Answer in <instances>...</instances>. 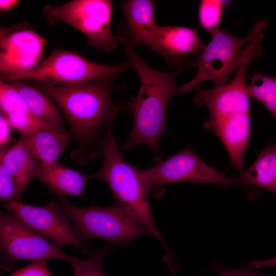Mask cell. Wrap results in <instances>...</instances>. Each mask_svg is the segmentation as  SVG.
Returning a JSON list of instances; mask_svg holds the SVG:
<instances>
[{
	"instance_id": "obj_1",
	"label": "cell",
	"mask_w": 276,
	"mask_h": 276,
	"mask_svg": "<svg viewBox=\"0 0 276 276\" xmlns=\"http://www.w3.org/2000/svg\"><path fill=\"white\" fill-rule=\"evenodd\" d=\"M112 80L66 86H50L36 82V87L54 102L68 123L69 132L76 145L71 156L81 166L102 157V142L112 129L116 115L124 110L123 104L112 103Z\"/></svg>"
},
{
	"instance_id": "obj_2",
	"label": "cell",
	"mask_w": 276,
	"mask_h": 276,
	"mask_svg": "<svg viewBox=\"0 0 276 276\" xmlns=\"http://www.w3.org/2000/svg\"><path fill=\"white\" fill-rule=\"evenodd\" d=\"M117 37L123 45L128 66L137 72L141 81L137 95L123 104L124 110L132 115L133 123L122 149L131 151L140 144H146L150 150L159 151V139L168 132L166 122L167 104L173 96L180 94L176 84V78L189 67L188 65L167 72L156 71L136 53L124 32H120Z\"/></svg>"
},
{
	"instance_id": "obj_3",
	"label": "cell",
	"mask_w": 276,
	"mask_h": 276,
	"mask_svg": "<svg viewBox=\"0 0 276 276\" xmlns=\"http://www.w3.org/2000/svg\"><path fill=\"white\" fill-rule=\"evenodd\" d=\"M104 160L101 169L89 175L90 179L106 182L116 204L125 209L137 222L146 228L165 245L152 218L149 201L150 191L142 170L128 163L123 157L112 129L103 140L101 145Z\"/></svg>"
},
{
	"instance_id": "obj_4",
	"label": "cell",
	"mask_w": 276,
	"mask_h": 276,
	"mask_svg": "<svg viewBox=\"0 0 276 276\" xmlns=\"http://www.w3.org/2000/svg\"><path fill=\"white\" fill-rule=\"evenodd\" d=\"M58 203L70 219L81 243L100 238L110 243L129 245L150 232L118 205L78 207L64 196H57Z\"/></svg>"
},
{
	"instance_id": "obj_5",
	"label": "cell",
	"mask_w": 276,
	"mask_h": 276,
	"mask_svg": "<svg viewBox=\"0 0 276 276\" xmlns=\"http://www.w3.org/2000/svg\"><path fill=\"white\" fill-rule=\"evenodd\" d=\"M128 66L127 62L106 65L73 52L55 49L37 66L18 74L1 76L5 82L33 80L50 86H66L100 79H112Z\"/></svg>"
},
{
	"instance_id": "obj_6",
	"label": "cell",
	"mask_w": 276,
	"mask_h": 276,
	"mask_svg": "<svg viewBox=\"0 0 276 276\" xmlns=\"http://www.w3.org/2000/svg\"><path fill=\"white\" fill-rule=\"evenodd\" d=\"M0 244L2 252L1 267L9 272L21 261L49 259L65 261L72 265L76 272L82 261L66 254L11 214H0Z\"/></svg>"
},
{
	"instance_id": "obj_7",
	"label": "cell",
	"mask_w": 276,
	"mask_h": 276,
	"mask_svg": "<svg viewBox=\"0 0 276 276\" xmlns=\"http://www.w3.org/2000/svg\"><path fill=\"white\" fill-rule=\"evenodd\" d=\"M255 29L245 36L239 37L229 31L220 29L212 37L199 56L188 64L190 67H197L195 77L187 83L179 86L180 94L188 92L199 83L210 80L218 87L227 84L229 76L236 72L243 62L246 53V43L253 39Z\"/></svg>"
},
{
	"instance_id": "obj_8",
	"label": "cell",
	"mask_w": 276,
	"mask_h": 276,
	"mask_svg": "<svg viewBox=\"0 0 276 276\" xmlns=\"http://www.w3.org/2000/svg\"><path fill=\"white\" fill-rule=\"evenodd\" d=\"M112 3L110 0H73L59 6L46 5L42 15L50 25L62 21L78 29L87 38L88 46L110 51L119 42L111 31Z\"/></svg>"
},
{
	"instance_id": "obj_9",
	"label": "cell",
	"mask_w": 276,
	"mask_h": 276,
	"mask_svg": "<svg viewBox=\"0 0 276 276\" xmlns=\"http://www.w3.org/2000/svg\"><path fill=\"white\" fill-rule=\"evenodd\" d=\"M150 193L160 198L165 192V187L177 182H200L223 187L245 186L238 177L230 178L202 160L190 146L180 150L166 160L157 159L150 168L143 170Z\"/></svg>"
},
{
	"instance_id": "obj_10",
	"label": "cell",
	"mask_w": 276,
	"mask_h": 276,
	"mask_svg": "<svg viewBox=\"0 0 276 276\" xmlns=\"http://www.w3.org/2000/svg\"><path fill=\"white\" fill-rule=\"evenodd\" d=\"M2 205L30 229L59 247L73 245L84 253L87 251L70 219L55 201L51 200L43 206H33L16 200L2 202Z\"/></svg>"
},
{
	"instance_id": "obj_11",
	"label": "cell",
	"mask_w": 276,
	"mask_h": 276,
	"mask_svg": "<svg viewBox=\"0 0 276 276\" xmlns=\"http://www.w3.org/2000/svg\"><path fill=\"white\" fill-rule=\"evenodd\" d=\"M45 39L26 21L0 29V71L2 76L22 73L39 64Z\"/></svg>"
},
{
	"instance_id": "obj_12",
	"label": "cell",
	"mask_w": 276,
	"mask_h": 276,
	"mask_svg": "<svg viewBox=\"0 0 276 276\" xmlns=\"http://www.w3.org/2000/svg\"><path fill=\"white\" fill-rule=\"evenodd\" d=\"M198 27L158 26L152 50L162 55L171 65L187 66L188 55L205 47L198 34Z\"/></svg>"
},
{
	"instance_id": "obj_13",
	"label": "cell",
	"mask_w": 276,
	"mask_h": 276,
	"mask_svg": "<svg viewBox=\"0 0 276 276\" xmlns=\"http://www.w3.org/2000/svg\"><path fill=\"white\" fill-rule=\"evenodd\" d=\"M125 20V34L134 47L146 45L152 49L158 26L155 21V2L151 0H128L122 3Z\"/></svg>"
},
{
	"instance_id": "obj_14",
	"label": "cell",
	"mask_w": 276,
	"mask_h": 276,
	"mask_svg": "<svg viewBox=\"0 0 276 276\" xmlns=\"http://www.w3.org/2000/svg\"><path fill=\"white\" fill-rule=\"evenodd\" d=\"M40 163L29 151L21 136L5 151L0 152V165L11 177L18 201H21V197L35 177Z\"/></svg>"
},
{
	"instance_id": "obj_15",
	"label": "cell",
	"mask_w": 276,
	"mask_h": 276,
	"mask_svg": "<svg viewBox=\"0 0 276 276\" xmlns=\"http://www.w3.org/2000/svg\"><path fill=\"white\" fill-rule=\"evenodd\" d=\"M35 178L43 182L49 189L64 196H83L85 184L89 175L82 174L59 163H40Z\"/></svg>"
},
{
	"instance_id": "obj_16",
	"label": "cell",
	"mask_w": 276,
	"mask_h": 276,
	"mask_svg": "<svg viewBox=\"0 0 276 276\" xmlns=\"http://www.w3.org/2000/svg\"><path fill=\"white\" fill-rule=\"evenodd\" d=\"M8 83L21 95L35 117L56 131H67L64 128L61 112L48 96L22 80Z\"/></svg>"
},
{
	"instance_id": "obj_17",
	"label": "cell",
	"mask_w": 276,
	"mask_h": 276,
	"mask_svg": "<svg viewBox=\"0 0 276 276\" xmlns=\"http://www.w3.org/2000/svg\"><path fill=\"white\" fill-rule=\"evenodd\" d=\"M31 153L41 163L57 162L72 136L68 131L41 130L20 135Z\"/></svg>"
},
{
	"instance_id": "obj_18",
	"label": "cell",
	"mask_w": 276,
	"mask_h": 276,
	"mask_svg": "<svg viewBox=\"0 0 276 276\" xmlns=\"http://www.w3.org/2000/svg\"><path fill=\"white\" fill-rule=\"evenodd\" d=\"M238 178L245 186H253L276 194V144H266L256 160Z\"/></svg>"
},
{
	"instance_id": "obj_19",
	"label": "cell",
	"mask_w": 276,
	"mask_h": 276,
	"mask_svg": "<svg viewBox=\"0 0 276 276\" xmlns=\"http://www.w3.org/2000/svg\"><path fill=\"white\" fill-rule=\"evenodd\" d=\"M250 79L248 96L262 103L276 120V76L255 72Z\"/></svg>"
},
{
	"instance_id": "obj_20",
	"label": "cell",
	"mask_w": 276,
	"mask_h": 276,
	"mask_svg": "<svg viewBox=\"0 0 276 276\" xmlns=\"http://www.w3.org/2000/svg\"><path fill=\"white\" fill-rule=\"evenodd\" d=\"M229 2L222 0H201L198 7L199 27L213 37L220 28L223 10Z\"/></svg>"
},
{
	"instance_id": "obj_21",
	"label": "cell",
	"mask_w": 276,
	"mask_h": 276,
	"mask_svg": "<svg viewBox=\"0 0 276 276\" xmlns=\"http://www.w3.org/2000/svg\"><path fill=\"white\" fill-rule=\"evenodd\" d=\"M5 115L13 129L20 135H28L41 130L56 131L35 117L28 107Z\"/></svg>"
},
{
	"instance_id": "obj_22",
	"label": "cell",
	"mask_w": 276,
	"mask_h": 276,
	"mask_svg": "<svg viewBox=\"0 0 276 276\" xmlns=\"http://www.w3.org/2000/svg\"><path fill=\"white\" fill-rule=\"evenodd\" d=\"M111 252L108 246L104 249L89 253L88 257L82 261L78 270L74 276H108L103 268V260L104 257Z\"/></svg>"
},
{
	"instance_id": "obj_23",
	"label": "cell",
	"mask_w": 276,
	"mask_h": 276,
	"mask_svg": "<svg viewBox=\"0 0 276 276\" xmlns=\"http://www.w3.org/2000/svg\"><path fill=\"white\" fill-rule=\"evenodd\" d=\"M254 268L249 266H242L238 268L225 267L219 262L216 263L212 267L213 271L217 276H276V274H265L257 272Z\"/></svg>"
},
{
	"instance_id": "obj_24",
	"label": "cell",
	"mask_w": 276,
	"mask_h": 276,
	"mask_svg": "<svg viewBox=\"0 0 276 276\" xmlns=\"http://www.w3.org/2000/svg\"><path fill=\"white\" fill-rule=\"evenodd\" d=\"M48 261H34L9 276H53L48 268Z\"/></svg>"
},
{
	"instance_id": "obj_25",
	"label": "cell",
	"mask_w": 276,
	"mask_h": 276,
	"mask_svg": "<svg viewBox=\"0 0 276 276\" xmlns=\"http://www.w3.org/2000/svg\"><path fill=\"white\" fill-rule=\"evenodd\" d=\"M0 198L2 202L17 200L13 181L4 168L0 165Z\"/></svg>"
},
{
	"instance_id": "obj_26",
	"label": "cell",
	"mask_w": 276,
	"mask_h": 276,
	"mask_svg": "<svg viewBox=\"0 0 276 276\" xmlns=\"http://www.w3.org/2000/svg\"><path fill=\"white\" fill-rule=\"evenodd\" d=\"M6 115H0V152L5 151L17 142L12 136V129Z\"/></svg>"
},
{
	"instance_id": "obj_27",
	"label": "cell",
	"mask_w": 276,
	"mask_h": 276,
	"mask_svg": "<svg viewBox=\"0 0 276 276\" xmlns=\"http://www.w3.org/2000/svg\"><path fill=\"white\" fill-rule=\"evenodd\" d=\"M248 265L256 269L267 267H276V257L265 260L252 261Z\"/></svg>"
},
{
	"instance_id": "obj_28",
	"label": "cell",
	"mask_w": 276,
	"mask_h": 276,
	"mask_svg": "<svg viewBox=\"0 0 276 276\" xmlns=\"http://www.w3.org/2000/svg\"><path fill=\"white\" fill-rule=\"evenodd\" d=\"M16 0H1L0 1V10L1 12H8L15 6L20 2Z\"/></svg>"
}]
</instances>
